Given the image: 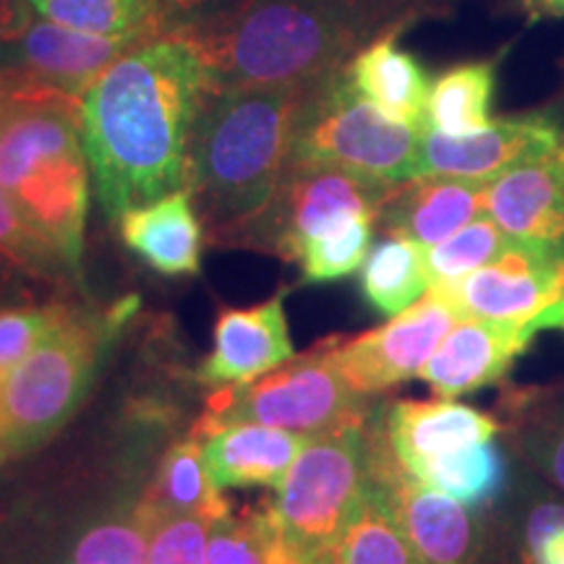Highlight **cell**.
<instances>
[{
    "mask_svg": "<svg viewBox=\"0 0 564 564\" xmlns=\"http://www.w3.org/2000/svg\"><path fill=\"white\" fill-rule=\"evenodd\" d=\"M131 303L108 314L74 306L30 356L0 379V449L6 460L40 449L66 426L91 387Z\"/></svg>",
    "mask_w": 564,
    "mask_h": 564,
    "instance_id": "obj_5",
    "label": "cell"
},
{
    "mask_svg": "<svg viewBox=\"0 0 564 564\" xmlns=\"http://www.w3.org/2000/svg\"><path fill=\"white\" fill-rule=\"evenodd\" d=\"M398 37L400 34H384L373 40L345 70L352 89L387 118L408 126H423L432 82L421 61L400 47Z\"/></svg>",
    "mask_w": 564,
    "mask_h": 564,
    "instance_id": "obj_22",
    "label": "cell"
},
{
    "mask_svg": "<svg viewBox=\"0 0 564 564\" xmlns=\"http://www.w3.org/2000/svg\"><path fill=\"white\" fill-rule=\"evenodd\" d=\"M502 411L514 453L564 494V382L510 390Z\"/></svg>",
    "mask_w": 564,
    "mask_h": 564,
    "instance_id": "obj_23",
    "label": "cell"
},
{
    "mask_svg": "<svg viewBox=\"0 0 564 564\" xmlns=\"http://www.w3.org/2000/svg\"><path fill=\"white\" fill-rule=\"evenodd\" d=\"M278 533L270 505L225 514L209 525L207 564H270Z\"/></svg>",
    "mask_w": 564,
    "mask_h": 564,
    "instance_id": "obj_34",
    "label": "cell"
},
{
    "mask_svg": "<svg viewBox=\"0 0 564 564\" xmlns=\"http://www.w3.org/2000/svg\"><path fill=\"white\" fill-rule=\"evenodd\" d=\"M9 70V42H0V76Z\"/></svg>",
    "mask_w": 564,
    "mask_h": 564,
    "instance_id": "obj_43",
    "label": "cell"
},
{
    "mask_svg": "<svg viewBox=\"0 0 564 564\" xmlns=\"http://www.w3.org/2000/svg\"><path fill=\"white\" fill-rule=\"evenodd\" d=\"M366 455V426L308 436L270 502L288 544L303 552L337 546L364 499Z\"/></svg>",
    "mask_w": 564,
    "mask_h": 564,
    "instance_id": "obj_8",
    "label": "cell"
},
{
    "mask_svg": "<svg viewBox=\"0 0 564 564\" xmlns=\"http://www.w3.org/2000/svg\"><path fill=\"white\" fill-rule=\"evenodd\" d=\"M361 291L373 312L403 314L429 291L421 246L400 236H387L371 246L361 267Z\"/></svg>",
    "mask_w": 564,
    "mask_h": 564,
    "instance_id": "obj_27",
    "label": "cell"
},
{
    "mask_svg": "<svg viewBox=\"0 0 564 564\" xmlns=\"http://www.w3.org/2000/svg\"><path fill=\"white\" fill-rule=\"evenodd\" d=\"M486 188L489 181L415 175L394 183L377 223L387 236L408 238L429 249L486 215Z\"/></svg>",
    "mask_w": 564,
    "mask_h": 564,
    "instance_id": "obj_17",
    "label": "cell"
},
{
    "mask_svg": "<svg viewBox=\"0 0 564 564\" xmlns=\"http://www.w3.org/2000/svg\"><path fill=\"white\" fill-rule=\"evenodd\" d=\"M528 21L564 19V0H514Z\"/></svg>",
    "mask_w": 564,
    "mask_h": 564,
    "instance_id": "obj_40",
    "label": "cell"
},
{
    "mask_svg": "<svg viewBox=\"0 0 564 564\" xmlns=\"http://www.w3.org/2000/svg\"><path fill=\"white\" fill-rule=\"evenodd\" d=\"M408 470L419 481L449 494L460 505L478 512L494 510L510 486V463L505 449L494 440L432 457Z\"/></svg>",
    "mask_w": 564,
    "mask_h": 564,
    "instance_id": "obj_24",
    "label": "cell"
},
{
    "mask_svg": "<svg viewBox=\"0 0 564 564\" xmlns=\"http://www.w3.org/2000/svg\"><path fill=\"white\" fill-rule=\"evenodd\" d=\"M6 463V457H3V449H0V465H3Z\"/></svg>",
    "mask_w": 564,
    "mask_h": 564,
    "instance_id": "obj_45",
    "label": "cell"
},
{
    "mask_svg": "<svg viewBox=\"0 0 564 564\" xmlns=\"http://www.w3.org/2000/svg\"><path fill=\"white\" fill-rule=\"evenodd\" d=\"M497 61H470L447 68L429 89L423 129L444 137H470L489 129Z\"/></svg>",
    "mask_w": 564,
    "mask_h": 564,
    "instance_id": "obj_25",
    "label": "cell"
},
{
    "mask_svg": "<svg viewBox=\"0 0 564 564\" xmlns=\"http://www.w3.org/2000/svg\"><path fill=\"white\" fill-rule=\"evenodd\" d=\"M34 17L97 34L162 37L160 0H26Z\"/></svg>",
    "mask_w": 564,
    "mask_h": 564,
    "instance_id": "obj_28",
    "label": "cell"
},
{
    "mask_svg": "<svg viewBox=\"0 0 564 564\" xmlns=\"http://www.w3.org/2000/svg\"><path fill=\"white\" fill-rule=\"evenodd\" d=\"M528 327H531L533 335L539 333V329H562L564 333V295L560 301H554L552 306H546L544 312H541L531 324H528Z\"/></svg>",
    "mask_w": 564,
    "mask_h": 564,
    "instance_id": "obj_42",
    "label": "cell"
},
{
    "mask_svg": "<svg viewBox=\"0 0 564 564\" xmlns=\"http://www.w3.org/2000/svg\"><path fill=\"white\" fill-rule=\"evenodd\" d=\"M9 84H6V79H3V76H0V105H3L6 102V97H9Z\"/></svg>",
    "mask_w": 564,
    "mask_h": 564,
    "instance_id": "obj_44",
    "label": "cell"
},
{
    "mask_svg": "<svg viewBox=\"0 0 564 564\" xmlns=\"http://www.w3.org/2000/svg\"><path fill=\"white\" fill-rule=\"evenodd\" d=\"M564 150V129L549 112L502 118L470 137H444L423 129L415 175L491 181L512 167L546 160Z\"/></svg>",
    "mask_w": 564,
    "mask_h": 564,
    "instance_id": "obj_14",
    "label": "cell"
},
{
    "mask_svg": "<svg viewBox=\"0 0 564 564\" xmlns=\"http://www.w3.org/2000/svg\"><path fill=\"white\" fill-rule=\"evenodd\" d=\"M152 507L139 502L121 518L91 525L70 549V564H147Z\"/></svg>",
    "mask_w": 564,
    "mask_h": 564,
    "instance_id": "obj_33",
    "label": "cell"
},
{
    "mask_svg": "<svg viewBox=\"0 0 564 564\" xmlns=\"http://www.w3.org/2000/svg\"><path fill=\"white\" fill-rule=\"evenodd\" d=\"M303 87L207 89L188 139V181L215 246H241L278 194Z\"/></svg>",
    "mask_w": 564,
    "mask_h": 564,
    "instance_id": "obj_3",
    "label": "cell"
},
{
    "mask_svg": "<svg viewBox=\"0 0 564 564\" xmlns=\"http://www.w3.org/2000/svg\"><path fill=\"white\" fill-rule=\"evenodd\" d=\"M453 0H241L228 13L175 32L207 68L209 89L308 87L348 66L384 34H403Z\"/></svg>",
    "mask_w": 564,
    "mask_h": 564,
    "instance_id": "obj_2",
    "label": "cell"
},
{
    "mask_svg": "<svg viewBox=\"0 0 564 564\" xmlns=\"http://www.w3.org/2000/svg\"><path fill=\"white\" fill-rule=\"evenodd\" d=\"M306 440L264 423H236L204 436L202 453L212 481L220 489L278 486Z\"/></svg>",
    "mask_w": 564,
    "mask_h": 564,
    "instance_id": "obj_21",
    "label": "cell"
},
{
    "mask_svg": "<svg viewBox=\"0 0 564 564\" xmlns=\"http://www.w3.org/2000/svg\"><path fill=\"white\" fill-rule=\"evenodd\" d=\"M379 419H382L387 440L405 468L470 447V444L489 442L497 432H502V423L494 415L463 403H449L444 398L434 403L398 400V403L379 408Z\"/></svg>",
    "mask_w": 564,
    "mask_h": 564,
    "instance_id": "obj_19",
    "label": "cell"
},
{
    "mask_svg": "<svg viewBox=\"0 0 564 564\" xmlns=\"http://www.w3.org/2000/svg\"><path fill=\"white\" fill-rule=\"evenodd\" d=\"M123 243L167 278L199 274L204 249V223L188 188L133 207L118 217Z\"/></svg>",
    "mask_w": 564,
    "mask_h": 564,
    "instance_id": "obj_20",
    "label": "cell"
},
{
    "mask_svg": "<svg viewBox=\"0 0 564 564\" xmlns=\"http://www.w3.org/2000/svg\"><path fill=\"white\" fill-rule=\"evenodd\" d=\"M6 84L11 91L0 105V186L79 272L91 194L82 100Z\"/></svg>",
    "mask_w": 564,
    "mask_h": 564,
    "instance_id": "obj_4",
    "label": "cell"
},
{
    "mask_svg": "<svg viewBox=\"0 0 564 564\" xmlns=\"http://www.w3.org/2000/svg\"><path fill=\"white\" fill-rule=\"evenodd\" d=\"M158 40L150 34H97L70 30L55 21L32 17L17 40H9L11 82L32 89L58 91L82 100L102 70L133 47Z\"/></svg>",
    "mask_w": 564,
    "mask_h": 564,
    "instance_id": "obj_13",
    "label": "cell"
},
{
    "mask_svg": "<svg viewBox=\"0 0 564 564\" xmlns=\"http://www.w3.org/2000/svg\"><path fill=\"white\" fill-rule=\"evenodd\" d=\"M24 278L26 274L13 267L9 259L0 253V308L9 301H17V295H24Z\"/></svg>",
    "mask_w": 564,
    "mask_h": 564,
    "instance_id": "obj_39",
    "label": "cell"
},
{
    "mask_svg": "<svg viewBox=\"0 0 564 564\" xmlns=\"http://www.w3.org/2000/svg\"><path fill=\"white\" fill-rule=\"evenodd\" d=\"M432 291L468 319L531 324L564 295V251L512 241L491 264Z\"/></svg>",
    "mask_w": 564,
    "mask_h": 564,
    "instance_id": "obj_12",
    "label": "cell"
},
{
    "mask_svg": "<svg viewBox=\"0 0 564 564\" xmlns=\"http://www.w3.org/2000/svg\"><path fill=\"white\" fill-rule=\"evenodd\" d=\"M270 564H340L337 562V549H319V552H303L295 549L278 533L272 544V560Z\"/></svg>",
    "mask_w": 564,
    "mask_h": 564,
    "instance_id": "obj_37",
    "label": "cell"
},
{
    "mask_svg": "<svg viewBox=\"0 0 564 564\" xmlns=\"http://www.w3.org/2000/svg\"><path fill=\"white\" fill-rule=\"evenodd\" d=\"M74 306H3L0 308V379L24 361L37 345L66 319Z\"/></svg>",
    "mask_w": 564,
    "mask_h": 564,
    "instance_id": "obj_35",
    "label": "cell"
},
{
    "mask_svg": "<svg viewBox=\"0 0 564 564\" xmlns=\"http://www.w3.org/2000/svg\"><path fill=\"white\" fill-rule=\"evenodd\" d=\"M335 549L340 564H421L398 520L369 486Z\"/></svg>",
    "mask_w": 564,
    "mask_h": 564,
    "instance_id": "obj_29",
    "label": "cell"
},
{
    "mask_svg": "<svg viewBox=\"0 0 564 564\" xmlns=\"http://www.w3.org/2000/svg\"><path fill=\"white\" fill-rule=\"evenodd\" d=\"M486 217L514 241L564 251V150L491 178Z\"/></svg>",
    "mask_w": 564,
    "mask_h": 564,
    "instance_id": "obj_18",
    "label": "cell"
},
{
    "mask_svg": "<svg viewBox=\"0 0 564 564\" xmlns=\"http://www.w3.org/2000/svg\"><path fill=\"white\" fill-rule=\"evenodd\" d=\"M152 512L147 564H207L209 520L196 518V514L160 512L154 507Z\"/></svg>",
    "mask_w": 564,
    "mask_h": 564,
    "instance_id": "obj_36",
    "label": "cell"
},
{
    "mask_svg": "<svg viewBox=\"0 0 564 564\" xmlns=\"http://www.w3.org/2000/svg\"><path fill=\"white\" fill-rule=\"evenodd\" d=\"M32 17L34 13L26 0H0V42L17 40Z\"/></svg>",
    "mask_w": 564,
    "mask_h": 564,
    "instance_id": "obj_38",
    "label": "cell"
},
{
    "mask_svg": "<svg viewBox=\"0 0 564 564\" xmlns=\"http://www.w3.org/2000/svg\"><path fill=\"white\" fill-rule=\"evenodd\" d=\"M345 68L303 87L288 162L335 165L387 183L415 178L423 126L387 118L352 89Z\"/></svg>",
    "mask_w": 564,
    "mask_h": 564,
    "instance_id": "obj_7",
    "label": "cell"
},
{
    "mask_svg": "<svg viewBox=\"0 0 564 564\" xmlns=\"http://www.w3.org/2000/svg\"><path fill=\"white\" fill-rule=\"evenodd\" d=\"M535 564H564V525L554 528L535 554Z\"/></svg>",
    "mask_w": 564,
    "mask_h": 564,
    "instance_id": "obj_41",
    "label": "cell"
},
{
    "mask_svg": "<svg viewBox=\"0 0 564 564\" xmlns=\"http://www.w3.org/2000/svg\"><path fill=\"white\" fill-rule=\"evenodd\" d=\"M533 337L528 324H497L463 316L419 377L444 400L502 384Z\"/></svg>",
    "mask_w": 564,
    "mask_h": 564,
    "instance_id": "obj_15",
    "label": "cell"
},
{
    "mask_svg": "<svg viewBox=\"0 0 564 564\" xmlns=\"http://www.w3.org/2000/svg\"><path fill=\"white\" fill-rule=\"evenodd\" d=\"M366 486L398 520L421 564H481L489 520L440 489L419 481L387 440L379 408L366 423Z\"/></svg>",
    "mask_w": 564,
    "mask_h": 564,
    "instance_id": "obj_9",
    "label": "cell"
},
{
    "mask_svg": "<svg viewBox=\"0 0 564 564\" xmlns=\"http://www.w3.org/2000/svg\"><path fill=\"white\" fill-rule=\"evenodd\" d=\"M373 215H348L329 223L295 253L306 282H335L361 270L373 243Z\"/></svg>",
    "mask_w": 564,
    "mask_h": 564,
    "instance_id": "obj_30",
    "label": "cell"
},
{
    "mask_svg": "<svg viewBox=\"0 0 564 564\" xmlns=\"http://www.w3.org/2000/svg\"><path fill=\"white\" fill-rule=\"evenodd\" d=\"M463 316L457 308L429 288L413 306L392 316L382 327L358 337H340L335 348L337 369L352 390L377 394L419 377L434 350Z\"/></svg>",
    "mask_w": 564,
    "mask_h": 564,
    "instance_id": "obj_11",
    "label": "cell"
},
{
    "mask_svg": "<svg viewBox=\"0 0 564 564\" xmlns=\"http://www.w3.org/2000/svg\"><path fill=\"white\" fill-rule=\"evenodd\" d=\"M337 343L340 337H327L253 382L220 387L194 434L209 436L236 423H264L303 436L366 426L373 413L369 394L345 382L335 361Z\"/></svg>",
    "mask_w": 564,
    "mask_h": 564,
    "instance_id": "obj_6",
    "label": "cell"
},
{
    "mask_svg": "<svg viewBox=\"0 0 564 564\" xmlns=\"http://www.w3.org/2000/svg\"><path fill=\"white\" fill-rule=\"evenodd\" d=\"M394 183L314 162H288L270 207L243 236L241 246L295 262L308 238L348 215H373L384 207Z\"/></svg>",
    "mask_w": 564,
    "mask_h": 564,
    "instance_id": "obj_10",
    "label": "cell"
},
{
    "mask_svg": "<svg viewBox=\"0 0 564 564\" xmlns=\"http://www.w3.org/2000/svg\"><path fill=\"white\" fill-rule=\"evenodd\" d=\"M0 253L30 280L61 285L63 280L79 274L66 262L58 246L21 212L3 186H0Z\"/></svg>",
    "mask_w": 564,
    "mask_h": 564,
    "instance_id": "obj_32",
    "label": "cell"
},
{
    "mask_svg": "<svg viewBox=\"0 0 564 564\" xmlns=\"http://www.w3.org/2000/svg\"><path fill=\"white\" fill-rule=\"evenodd\" d=\"M144 502L160 512L196 514L209 523L230 514V502L223 497L220 486L212 481L202 444L196 440L173 444L162 455Z\"/></svg>",
    "mask_w": 564,
    "mask_h": 564,
    "instance_id": "obj_26",
    "label": "cell"
},
{
    "mask_svg": "<svg viewBox=\"0 0 564 564\" xmlns=\"http://www.w3.org/2000/svg\"><path fill=\"white\" fill-rule=\"evenodd\" d=\"M207 68L181 34L150 40L97 76L79 105L91 188L108 220L181 192Z\"/></svg>",
    "mask_w": 564,
    "mask_h": 564,
    "instance_id": "obj_1",
    "label": "cell"
},
{
    "mask_svg": "<svg viewBox=\"0 0 564 564\" xmlns=\"http://www.w3.org/2000/svg\"><path fill=\"white\" fill-rule=\"evenodd\" d=\"M512 241L514 238L507 236L491 217H478L444 241L423 249L429 288L449 285V282L463 280L465 274L481 270L497 257H502Z\"/></svg>",
    "mask_w": 564,
    "mask_h": 564,
    "instance_id": "obj_31",
    "label": "cell"
},
{
    "mask_svg": "<svg viewBox=\"0 0 564 564\" xmlns=\"http://www.w3.org/2000/svg\"><path fill=\"white\" fill-rule=\"evenodd\" d=\"M293 358L282 293L251 308H223L215 324V345L199 369L207 387L246 384Z\"/></svg>",
    "mask_w": 564,
    "mask_h": 564,
    "instance_id": "obj_16",
    "label": "cell"
}]
</instances>
